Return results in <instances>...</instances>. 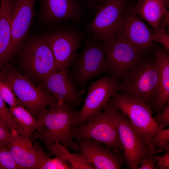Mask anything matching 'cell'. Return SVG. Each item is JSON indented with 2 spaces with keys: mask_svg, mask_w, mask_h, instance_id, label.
Instances as JSON below:
<instances>
[{
  "mask_svg": "<svg viewBox=\"0 0 169 169\" xmlns=\"http://www.w3.org/2000/svg\"><path fill=\"white\" fill-rule=\"evenodd\" d=\"M35 1V0H11V56L28 34L33 17Z\"/></svg>",
  "mask_w": 169,
  "mask_h": 169,
  "instance_id": "cell-15",
  "label": "cell"
},
{
  "mask_svg": "<svg viewBox=\"0 0 169 169\" xmlns=\"http://www.w3.org/2000/svg\"><path fill=\"white\" fill-rule=\"evenodd\" d=\"M158 26L165 28L167 31L169 26V11L167 10L164 14Z\"/></svg>",
  "mask_w": 169,
  "mask_h": 169,
  "instance_id": "cell-35",
  "label": "cell"
},
{
  "mask_svg": "<svg viewBox=\"0 0 169 169\" xmlns=\"http://www.w3.org/2000/svg\"><path fill=\"white\" fill-rule=\"evenodd\" d=\"M46 147L50 155H54L67 161L70 165L71 169H95L82 155L70 153L57 141Z\"/></svg>",
  "mask_w": 169,
  "mask_h": 169,
  "instance_id": "cell-22",
  "label": "cell"
},
{
  "mask_svg": "<svg viewBox=\"0 0 169 169\" xmlns=\"http://www.w3.org/2000/svg\"><path fill=\"white\" fill-rule=\"evenodd\" d=\"M88 18L92 17L95 13L96 10L98 5V0H84Z\"/></svg>",
  "mask_w": 169,
  "mask_h": 169,
  "instance_id": "cell-34",
  "label": "cell"
},
{
  "mask_svg": "<svg viewBox=\"0 0 169 169\" xmlns=\"http://www.w3.org/2000/svg\"><path fill=\"white\" fill-rule=\"evenodd\" d=\"M120 88L117 79L104 75L89 86L78 119L73 128L83 124L101 112L110 99Z\"/></svg>",
  "mask_w": 169,
  "mask_h": 169,
  "instance_id": "cell-9",
  "label": "cell"
},
{
  "mask_svg": "<svg viewBox=\"0 0 169 169\" xmlns=\"http://www.w3.org/2000/svg\"><path fill=\"white\" fill-rule=\"evenodd\" d=\"M167 31L164 28L158 26L152 28L151 40L153 42L158 43L166 49L169 51V35Z\"/></svg>",
  "mask_w": 169,
  "mask_h": 169,
  "instance_id": "cell-29",
  "label": "cell"
},
{
  "mask_svg": "<svg viewBox=\"0 0 169 169\" xmlns=\"http://www.w3.org/2000/svg\"><path fill=\"white\" fill-rule=\"evenodd\" d=\"M148 150L156 154L165 150L169 151V129L159 131L147 144Z\"/></svg>",
  "mask_w": 169,
  "mask_h": 169,
  "instance_id": "cell-24",
  "label": "cell"
},
{
  "mask_svg": "<svg viewBox=\"0 0 169 169\" xmlns=\"http://www.w3.org/2000/svg\"><path fill=\"white\" fill-rule=\"evenodd\" d=\"M0 76L7 82L20 102L34 117L51 103L57 101L40 85L37 86L28 78L21 75L13 66L6 64Z\"/></svg>",
  "mask_w": 169,
  "mask_h": 169,
  "instance_id": "cell-7",
  "label": "cell"
},
{
  "mask_svg": "<svg viewBox=\"0 0 169 169\" xmlns=\"http://www.w3.org/2000/svg\"><path fill=\"white\" fill-rule=\"evenodd\" d=\"M59 25L58 28L42 38L53 54L57 71L64 69L69 71L87 35L81 25L78 23L68 21Z\"/></svg>",
  "mask_w": 169,
  "mask_h": 169,
  "instance_id": "cell-3",
  "label": "cell"
},
{
  "mask_svg": "<svg viewBox=\"0 0 169 169\" xmlns=\"http://www.w3.org/2000/svg\"><path fill=\"white\" fill-rule=\"evenodd\" d=\"M103 0H98V2L99 3H100Z\"/></svg>",
  "mask_w": 169,
  "mask_h": 169,
  "instance_id": "cell-36",
  "label": "cell"
},
{
  "mask_svg": "<svg viewBox=\"0 0 169 169\" xmlns=\"http://www.w3.org/2000/svg\"><path fill=\"white\" fill-rule=\"evenodd\" d=\"M157 168L159 169H169V153L165 151L163 155L156 156Z\"/></svg>",
  "mask_w": 169,
  "mask_h": 169,
  "instance_id": "cell-33",
  "label": "cell"
},
{
  "mask_svg": "<svg viewBox=\"0 0 169 169\" xmlns=\"http://www.w3.org/2000/svg\"><path fill=\"white\" fill-rule=\"evenodd\" d=\"M156 156L148 151V152L141 163L138 169H157L156 165Z\"/></svg>",
  "mask_w": 169,
  "mask_h": 169,
  "instance_id": "cell-31",
  "label": "cell"
},
{
  "mask_svg": "<svg viewBox=\"0 0 169 169\" xmlns=\"http://www.w3.org/2000/svg\"><path fill=\"white\" fill-rule=\"evenodd\" d=\"M71 68L69 75L74 87L85 91L90 81L108 71L102 43L87 35Z\"/></svg>",
  "mask_w": 169,
  "mask_h": 169,
  "instance_id": "cell-4",
  "label": "cell"
},
{
  "mask_svg": "<svg viewBox=\"0 0 169 169\" xmlns=\"http://www.w3.org/2000/svg\"><path fill=\"white\" fill-rule=\"evenodd\" d=\"M0 117L8 126L11 132L27 136L25 131L11 114L0 95Z\"/></svg>",
  "mask_w": 169,
  "mask_h": 169,
  "instance_id": "cell-25",
  "label": "cell"
},
{
  "mask_svg": "<svg viewBox=\"0 0 169 169\" xmlns=\"http://www.w3.org/2000/svg\"><path fill=\"white\" fill-rule=\"evenodd\" d=\"M0 95L10 107L15 106L20 102L10 85L0 76Z\"/></svg>",
  "mask_w": 169,
  "mask_h": 169,
  "instance_id": "cell-27",
  "label": "cell"
},
{
  "mask_svg": "<svg viewBox=\"0 0 169 169\" xmlns=\"http://www.w3.org/2000/svg\"><path fill=\"white\" fill-rule=\"evenodd\" d=\"M154 118L161 130L169 126V102L165 106L161 113Z\"/></svg>",
  "mask_w": 169,
  "mask_h": 169,
  "instance_id": "cell-30",
  "label": "cell"
},
{
  "mask_svg": "<svg viewBox=\"0 0 169 169\" xmlns=\"http://www.w3.org/2000/svg\"><path fill=\"white\" fill-rule=\"evenodd\" d=\"M169 6V0H137L130 4L131 11L145 20L152 28L157 27Z\"/></svg>",
  "mask_w": 169,
  "mask_h": 169,
  "instance_id": "cell-20",
  "label": "cell"
},
{
  "mask_svg": "<svg viewBox=\"0 0 169 169\" xmlns=\"http://www.w3.org/2000/svg\"><path fill=\"white\" fill-rule=\"evenodd\" d=\"M11 133L8 126L0 117V145L5 144Z\"/></svg>",
  "mask_w": 169,
  "mask_h": 169,
  "instance_id": "cell-32",
  "label": "cell"
},
{
  "mask_svg": "<svg viewBox=\"0 0 169 169\" xmlns=\"http://www.w3.org/2000/svg\"><path fill=\"white\" fill-rule=\"evenodd\" d=\"M11 0H1L0 7V70L11 57L10 16Z\"/></svg>",
  "mask_w": 169,
  "mask_h": 169,
  "instance_id": "cell-21",
  "label": "cell"
},
{
  "mask_svg": "<svg viewBox=\"0 0 169 169\" xmlns=\"http://www.w3.org/2000/svg\"><path fill=\"white\" fill-rule=\"evenodd\" d=\"M155 52V60L158 67V84L153 106L158 115L169 102V54L164 47L156 48Z\"/></svg>",
  "mask_w": 169,
  "mask_h": 169,
  "instance_id": "cell-19",
  "label": "cell"
},
{
  "mask_svg": "<svg viewBox=\"0 0 169 169\" xmlns=\"http://www.w3.org/2000/svg\"></svg>",
  "mask_w": 169,
  "mask_h": 169,
  "instance_id": "cell-37",
  "label": "cell"
},
{
  "mask_svg": "<svg viewBox=\"0 0 169 169\" xmlns=\"http://www.w3.org/2000/svg\"><path fill=\"white\" fill-rule=\"evenodd\" d=\"M75 138L79 146L78 154L82 155L95 169L121 168L124 157L119 152L92 139Z\"/></svg>",
  "mask_w": 169,
  "mask_h": 169,
  "instance_id": "cell-14",
  "label": "cell"
},
{
  "mask_svg": "<svg viewBox=\"0 0 169 169\" xmlns=\"http://www.w3.org/2000/svg\"><path fill=\"white\" fill-rule=\"evenodd\" d=\"M69 71L64 69L52 73L40 82V86L57 101L68 102L78 106L81 104L85 91L76 90L69 77Z\"/></svg>",
  "mask_w": 169,
  "mask_h": 169,
  "instance_id": "cell-17",
  "label": "cell"
},
{
  "mask_svg": "<svg viewBox=\"0 0 169 169\" xmlns=\"http://www.w3.org/2000/svg\"><path fill=\"white\" fill-rule=\"evenodd\" d=\"M9 109L17 123L29 137L42 125L41 122L35 119L20 102Z\"/></svg>",
  "mask_w": 169,
  "mask_h": 169,
  "instance_id": "cell-23",
  "label": "cell"
},
{
  "mask_svg": "<svg viewBox=\"0 0 169 169\" xmlns=\"http://www.w3.org/2000/svg\"><path fill=\"white\" fill-rule=\"evenodd\" d=\"M129 3V0H104L99 3L93 18L84 24L87 35L103 44L115 41L123 14Z\"/></svg>",
  "mask_w": 169,
  "mask_h": 169,
  "instance_id": "cell-6",
  "label": "cell"
},
{
  "mask_svg": "<svg viewBox=\"0 0 169 169\" xmlns=\"http://www.w3.org/2000/svg\"><path fill=\"white\" fill-rule=\"evenodd\" d=\"M110 101L126 115L132 126L147 144L162 130L152 116L150 107L145 103L118 92L114 94Z\"/></svg>",
  "mask_w": 169,
  "mask_h": 169,
  "instance_id": "cell-8",
  "label": "cell"
},
{
  "mask_svg": "<svg viewBox=\"0 0 169 169\" xmlns=\"http://www.w3.org/2000/svg\"><path fill=\"white\" fill-rule=\"evenodd\" d=\"M122 78L120 94L142 101L150 107L153 105L158 84V67L155 59L143 58Z\"/></svg>",
  "mask_w": 169,
  "mask_h": 169,
  "instance_id": "cell-5",
  "label": "cell"
},
{
  "mask_svg": "<svg viewBox=\"0 0 169 169\" xmlns=\"http://www.w3.org/2000/svg\"><path fill=\"white\" fill-rule=\"evenodd\" d=\"M27 136L11 132L5 145L16 163L24 169H37L43 149Z\"/></svg>",
  "mask_w": 169,
  "mask_h": 169,
  "instance_id": "cell-18",
  "label": "cell"
},
{
  "mask_svg": "<svg viewBox=\"0 0 169 169\" xmlns=\"http://www.w3.org/2000/svg\"><path fill=\"white\" fill-rule=\"evenodd\" d=\"M103 109L102 112L73 128L72 136L93 139L119 152L123 150L118 133L121 111L110 101Z\"/></svg>",
  "mask_w": 169,
  "mask_h": 169,
  "instance_id": "cell-2",
  "label": "cell"
},
{
  "mask_svg": "<svg viewBox=\"0 0 169 169\" xmlns=\"http://www.w3.org/2000/svg\"><path fill=\"white\" fill-rule=\"evenodd\" d=\"M118 133L128 165L131 169H137L148 152L147 144L137 133L128 118L122 112Z\"/></svg>",
  "mask_w": 169,
  "mask_h": 169,
  "instance_id": "cell-16",
  "label": "cell"
},
{
  "mask_svg": "<svg viewBox=\"0 0 169 169\" xmlns=\"http://www.w3.org/2000/svg\"><path fill=\"white\" fill-rule=\"evenodd\" d=\"M41 6L44 20L48 24L71 21L81 25L87 22L84 0H42Z\"/></svg>",
  "mask_w": 169,
  "mask_h": 169,
  "instance_id": "cell-12",
  "label": "cell"
},
{
  "mask_svg": "<svg viewBox=\"0 0 169 169\" xmlns=\"http://www.w3.org/2000/svg\"><path fill=\"white\" fill-rule=\"evenodd\" d=\"M0 169H21L5 144L0 145Z\"/></svg>",
  "mask_w": 169,
  "mask_h": 169,
  "instance_id": "cell-28",
  "label": "cell"
},
{
  "mask_svg": "<svg viewBox=\"0 0 169 169\" xmlns=\"http://www.w3.org/2000/svg\"><path fill=\"white\" fill-rule=\"evenodd\" d=\"M40 159L37 169H71L67 161L56 156L51 158L45 152Z\"/></svg>",
  "mask_w": 169,
  "mask_h": 169,
  "instance_id": "cell-26",
  "label": "cell"
},
{
  "mask_svg": "<svg viewBox=\"0 0 169 169\" xmlns=\"http://www.w3.org/2000/svg\"><path fill=\"white\" fill-rule=\"evenodd\" d=\"M43 110L36 119L42 125L30 136L32 141L42 140L46 146L57 141L68 150L77 151L79 146L73 140V126L77 121L79 110L68 102H53Z\"/></svg>",
  "mask_w": 169,
  "mask_h": 169,
  "instance_id": "cell-1",
  "label": "cell"
},
{
  "mask_svg": "<svg viewBox=\"0 0 169 169\" xmlns=\"http://www.w3.org/2000/svg\"><path fill=\"white\" fill-rule=\"evenodd\" d=\"M102 44L108 72L117 79L122 78L143 59V54L120 38H118L111 43Z\"/></svg>",
  "mask_w": 169,
  "mask_h": 169,
  "instance_id": "cell-11",
  "label": "cell"
},
{
  "mask_svg": "<svg viewBox=\"0 0 169 169\" xmlns=\"http://www.w3.org/2000/svg\"><path fill=\"white\" fill-rule=\"evenodd\" d=\"M130 4L123 14L117 38L124 40L144 54L153 46L151 30L143 19L131 11Z\"/></svg>",
  "mask_w": 169,
  "mask_h": 169,
  "instance_id": "cell-13",
  "label": "cell"
},
{
  "mask_svg": "<svg viewBox=\"0 0 169 169\" xmlns=\"http://www.w3.org/2000/svg\"><path fill=\"white\" fill-rule=\"evenodd\" d=\"M22 61L28 73L40 82L58 71L53 54L42 37L26 44L22 52Z\"/></svg>",
  "mask_w": 169,
  "mask_h": 169,
  "instance_id": "cell-10",
  "label": "cell"
}]
</instances>
